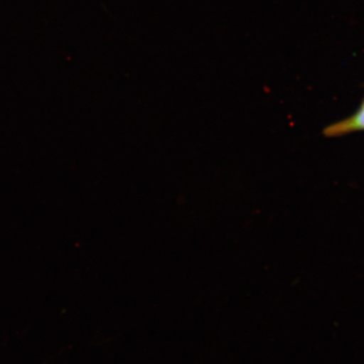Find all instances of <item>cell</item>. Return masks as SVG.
I'll list each match as a JSON object with an SVG mask.
<instances>
[{"label":"cell","mask_w":364,"mask_h":364,"mask_svg":"<svg viewBox=\"0 0 364 364\" xmlns=\"http://www.w3.org/2000/svg\"><path fill=\"white\" fill-rule=\"evenodd\" d=\"M363 130H364V102L355 114L349 119L328 127L325 129L324 134L327 136H337L346 135L351 132Z\"/></svg>","instance_id":"6da1fadb"}]
</instances>
